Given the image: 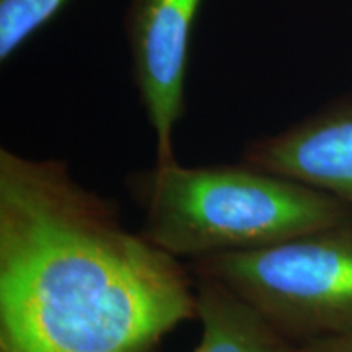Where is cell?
<instances>
[{
    "label": "cell",
    "mask_w": 352,
    "mask_h": 352,
    "mask_svg": "<svg viewBox=\"0 0 352 352\" xmlns=\"http://www.w3.org/2000/svg\"><path fill=\"white\" fill-rule=\"evenodd\" d=\"M192 277L65 162L0 148V352H158Z\"/></svg>",
    "instance_id": "6da1fadb"
},
{
    "label": "cell",
    "mask_w": 352,
    "mask_h": 352,
    "mask_svg": "<svg viewBox=\"0 0 352 352\" xmlns=\"http://www.w3.org/2000/svg\"><path fill=\"white\" fill-rule=\"evenodd\" d=\"M241 160L327 192L352 209V95L287 129L250 140Z\"/></svg>",
    "instance_id": "5b68a950"
},
{
    "label": "cell",
    "mask_w": 352,
    "mask_h": 352,
    "mask_svg": "<svg viewBox=\"0 0 352 352\" xmlns=\"http://www.w3.org/2000/svg\"><path fill=\"white\" fill-rule=\"evenodd\" d=\"M201 338L192 352H298L253 305L208 276H195Z\"/></svg>",
    "instance_id": "8992f818"
},
{
    "label": "cell",
    "mask_w": 352,
    "mask_h": 352,
    "mask_svg": "<svg viewBox=\"0 0 352 352\" xmlns=\"http://www.w3.org/2000/svg\"><path fill=\"white\" fill-rule=\"evenodd\" d=\"M126 188L144 214L140 233L189 261L246 252L352 219L327 192L246 162L132 171Z\"/></svg>",
    "instance_id": "7a4b0ae2"
},
{
    "label": "cell",
    "mask_w": 352,
    "mask_h": 352,
    "mask_svg": "<svg viewBox=\"0 0 352 352\" xmlns=\"http://www.w3.org/2000/svg\"><path fill=\"white\" fill-rule=\"evenodd\" d=\"M298 352H352V331L310 341L298 347Z\"/></svg>",
    "instance_id": "ba28073f"
},
{
    "label": "cell",
    "mask_w": 352,
    "mask_h": 352,
    "mask_svg": "<svg viewBox=\"0 0 352 352\" xmlns=\"http://www.w3.org/2000/svg\"><path fill=\"white\" fill-rule=\"evenodd\" d=\"M188 267L230 287L297 346L352 331V219Z\"/></svg>",
    "instance_id": "3957f363"
},
{
    "label": "cell",
    "mask_w": 352,
    "mask_h": 352,
    "mask_svg": "<svg viewBox=\"0 0 352 352\" xmlns=\"http://www.w3.org/2000/svg\"><path fill=\"white\" fill-rule=\"evenodd\" d=\"M204 0H131L124 33L140 104L155 135V164L175 162L173 134L186 109L192 32Z\"/></svg>",
    "instance_id": "277c9868"
},
{
    "label": "cell",
    "mask_w": 352,
    "mask_h": 352,
    "mask_svg": "<svg viewBox=\"0 0 352 352\" xmlns=\"http://www.w3.org/2000/svg\"><path fill=\"white\" fill-rule=\"evenodd\" d=\"M69 0H0V63L30 41Z\"/></svg>",
    "instance_id": "52a82bcc"
}]
</instances>
